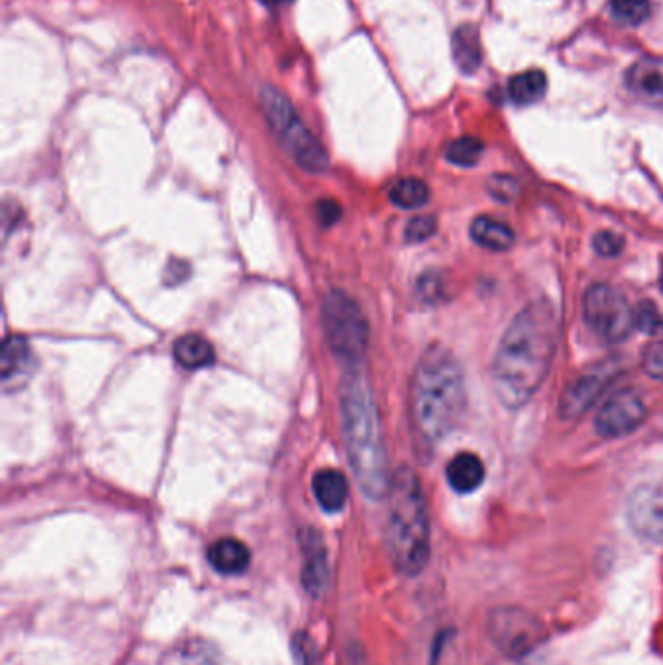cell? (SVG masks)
Returning a JSON list of instances; mask_svg holds the SVG:
<instances>
[{
    "label": "cell",
    "mask_w": 663,
    "mask_h": 665,
    "mask_svg": "<svg viewBox=\"0 0 663 665\" xmlns=\"http://www.w3.org/2000/svg\"><path fill=\"white\" fill-rule=\"evenodd\" d=\"M436 232V218L434 216H428V214H422V216H417L413 218L409 224H407V230H405V238L413 244H419V242H426L428 238H432Z\"/></svg>",
    "instance_id": "83f0119b"
},
{
    "label": "cell",
    "mask_w": 663,
    "mask_h": 665,
    "mask_svg": "<svg viewBox=\"0 0 663 665\" xmlns=\"http://www.w3.org/2000/svg\"><path fill=\"white\" fill-rule=\"evenodd\" d=\"M634 327L646 335H658L663 331V315L652 302H642L634 310Z\"/></svg>",
    "instance_id": "d4e9b609"
},
{
    "label": "cell",
    "mask_w": 663,
    "mask_h": 665,
    "mask_svg": "<svg viewBox=\"0 0 663 665\" xmlns=\"http://www.w3.org/2000/svg\"><path fill=\"white\" fill-rule=\"evenodd\" d=\"M625 84L634 96L648 104H663L662 61H638L625 76Z\"/></svg>",
    "instance_id": "7c38bea8"
},
{
    "label": "cell",
    "mask_w": 663,
    "mask_h": 665,
    "mask_svg": "<svg viewBox=\"0 0 663 665\" xmlns=\"http://www.w3.org/2000/svg\"><path fill=\"white\" fill-rule=\"evenodd\" d=\"M317 214H319V220L325 224V226H331L335 220H339L341 216V207L333 201H321L317 205Z\"/></svg>",
    "instance_id": "f546056e"
},
{
    "label": "cell",
    "mask_w": 663,
    "mask_h": 665,
    "mask_svg": "<svg viewBox=\"0 0 663 665\" xmlns=\"http://www.w3.org/2000/svg\"><path fill=\"white\" fill-rule=\"evenodd\" d=\"M547 94V76L543 70H525L508 84V96L516 105L537 104Z\"/></svg>",
    "instance_id": "44dd1931"
},
{
    "label": "cell",
    "mask_w": 663,
    "mask_h": 665,
    "mask_svg": "<svg viewBox=\"0 0 663 665\" xmlns=\"http://www.w3.org/2000/svg\"><path fill=\"white\" fill-rule=\"evenodd\" d=\"M174 356L175 360L187 370L207 368L216 358L209 341L197 333H189V335H183L181 339H177Z\"/></svg>",
    "instance_id": "ffe728a7"
},
{
    "label": "cell",
    "mask_w": 663,
    "mask_h": 665,
    "mask_svg": "<svg viewBox=\"0 0 663 665\" xmlns=\"http://www.w3.org/2000/svg\"><path fill=\"white\" fill-rule=\"evenodd\" d=\"M471 238L490 251H506L516 240L514 230L492 216H479L473 220Z\"/></svg>",
    "instance_id": "e0dca14e"
},
{
    "label": "cell",
    "mask_w": 663,
    "mask_h": 665,
    "mask_svg": "<svg viewBox=\"0 0 663 665\" xmlns=\"http://www.w3.org/2000/svg\"><path fill=\"white\" fill-rule=\"evenodd\" d=\"M490 632L504 654H525L541 636L537 619L520 609H502L492 615Z\"/></svg>",
    "instance_id": "30bf717a"
},
{
    "label": "cell",
    "mask_w": 663,
    "mask_h": 665,
    "mask_svg": "<svg viewBox=\"0 0 663 665\" xmlns=\"http://www.w3.org/2000/svg\"><path fill=\"white\" fill-rule=\"evenodd\" d=\"M261 2L267 4V6H280V4H288L292 0H261Z\"/></svg>",
    "instance_id": "1f68e13d"
},
{
    "label": "cell",
    "mask_w": 663,
    "mask_h": 665,
    "mask_svg": "<svg viewBox=\"0 0 663 665\" xmlns=\"http://www.w3.org/2000/svg\"><path fill=\"white\" fill-rule=\"evenodd\" d=\"M660 286H662L663 290V263H662V273H660Z\"/></svg>",
    "instance_id": "d6a6232c"
},
{
    "label": "cell",
    "mask_w": 663,
    "mask_h": 665,
    "mask_svg": "<svg viewBox=\"0 0 663 665\" xmlns=\"http://www.w3.org/2000/svg\"><path fill=\"white\" fill-rule=\"evenodd\" d=\"M446 477L450 487L459 494L475 492L485 481V463L479 459V455L457 454L448 463Z\"/></svg>",
    "instance_id": "9a60e30c"
},
{
    "label": "cell",
    "mask_w": 663,
    "mask_h": 665,
    "mask_svg": "<svg viewBox=\"0 0 663 665\" xmlns=\"http://www.w3.org/2000/svg\"><path fill=\"white\" fill-rule=\"evenodd\" d=\"M485 152V144L483 140L477 137H461L455 139L448 144L446 148V158L448 162H452L454 166L459 168H471L475 164H479L481 156Z\"/></svg>",
    "instance_id": "603a6c76"
},
{
    "label": "cell",
    "mask_w": 663,
    "mask_h": 665,
    "mask_svg": "<svg viewBox=\"0 0 663 665\" xmlns=\"http://www.w3.org/2000/svg\"><path fill=\"white\" fill-rule=\"evenodd\" d=\"M304 586L308 594L321 595L327 588L329 582V564H327V553L321 545V541L310 535V541L306 543V564H304Z\"/></svg>",
    "instance_id": "ac0fdd59"
},
{
    "label": "cell",
    "mask_w": 663,
    "mask_h": 665,
    "mask_svg": "<svg viewBox=\"0 0 663 665\" xmlns=\"http://www.w3.org/2000/svg\"><path fill=\"white\" fill-rule=\"evenodd\" d=\"M584 317L607 343H621L634 327V310L623 292L609 284H594L584 296Z\"/></svg>",
    "instance_id": "52a82bcc"
},
{
    "label": "cell",
    "mask_w": 663,
    "mask_h": 665,
    "mask_svg": "<svg viewBox=\"0 0 663 665\" xmlns=\"http://www.w3.org/2000/svg\"><path fill=\"white\" fill-rule=\"evenodd\" d=\"M323 325L329 347L350 368L356 366L368 345V321L349 294L333 290L323 302Z\"/></svg>",
    "instance_id": "8992f818"
},
{
    "label": "cell",
    "mask_w": 663,
    "mask_h": 665,
    "mask_svg": "<svg viewBox=\"0 0 663 665\" xmlns=\"http://www.w3.org/2000/svg\"><path fill=\"white\" fill-rule=\"evenodd\" d=\"M452 51H454L455 65L463 74H473L481 67L483 61V47L479 30L471 24L459 26L452 37Z\"/></svg>",
    "instance_id": "2e32d148"
},
{
    "label": "cell",
    "mask_w": 663,
    "mask_h": 665,
    "mask_svg": "<svg viewBox=\"0 0 663 665\" xmlns=\"http://www.w3.org/2000/svg\"><path fill=\"white\" fill-rule=\"evenodd\" d=\"M428 185L417 177H403L389 189V201L399 209H420L428 203Z\"/></svg>",
    "instance_id": "7402d4cb"
},
{
    "label": "cell",
    "mask_w": 663,
    "mask_h": 665,
    "mask_svg": "<svg viewBox=\"0 0 663 665\" xmlns=\"http://www.w3.org/2000/svg\"><path fill=\"white\" fill-rule=\"evenodd\" d=\"M467 409L465 376L450 350L432 347L420 358L411 384V420L420 446L450 436Z\"/></svg>",
    "instance_id": "7a4b0ae2"
},
{
    "label": "cell",
    "mask_w": 663,
    "mask_h": 665,
    "mask_svg": "<svg viewBox=\"0 0 663 665\" xmlns=\"http://www.w3.org/2000/svg\"><path fill=\"white\" fill-rule=\"evenodd\" d=\"M594 249L601 257H617L625 249V238L611 230H601L594 236Z\"/></svg>",
    "instance_id": "4316f807"
},
{
    "label": "cell",
    "mask_w": 663,
    "mask_h": 665,
    "mask_svg": "<svg viewBox=\"0 0 663 665\" xmlns=\"http://www.w3.org/2000/svg\"><path fill=\"white\" fill-rule=\"evenodd\" d=\"M209 562L212 568L226 576L244 574L251 562V553L242 541L224 537L212 543L209 549Z\"/></svg>",
    "instance_id": "5bb4252c"
},
{
    "label": "cell",
    "mask_w": 663,
    "mask_h": 665,
    "mask_svg": "<svg viewBox=\"0 0 663 665\" xmlns=\"http://www.w3.org/2000/svg\"><path fill=\"white\" fill-rule=\"evenodd\" d=\"M30 366H32V349L26 343V339L10 337L4 343L0 356V374L4 384L22 378L26 372H30Z\"/></svg>",
    "instance_id": "d6986e66"
},
{
    "label": "cell",
    "mask_w": 663,
    "mask_h": 665,
    "mask_svg": "<svg viewBox=\"0 0 663 665\" xmlns=\"http://www.w3.org/2000/svg\"><path fill=\"white\" fill-rule=\"evenodd\" d=\"M263 113L286 154L306 172L321 174L329 166L327 152L306 127L292 102L275 86H263L259 92Z\"/></svg>",
    "instance_id": "5b68a950"
},
{
    "label": "cell",
    "mask_w": 663,
    "mask_h": 665,
    "mask_svg": "<svg viewBox=\"0 0 663 665\" xmlns=\"http://www.w3.org/2000/svg\"><path fill=\"white\" fill-rule=\"evenodd\" d=\"M648 417L644 401L630 393L623 391L613 395L597 413L595 417V430L603 438H623L634 432Z\"/></svg>",
    "instance_id": "ba28073f"
},
{
    "label": "cell",
    "mask_w": 663,
    "mask_h": 665,
    "mask_svg": "<svg viewBox=\"0 0 663 665\" xmlns=\"http://www.w3.org/2000/svg\"><path fill=\"white\" fill-rule=\"evenodd\" d=\"M487 189L490 195L500 201V203H510L518 197L520 193V185L512 175L496 174L490 177L487 181Z\"/></svg>",
    "instance_id": "484cf974"
},
{
    "label": "cell",
    "mask_w": 663,
    "mask_h": 665,
    "mask_svg": "<svg viewBox=\"0 0 663 665\" xmlns=\"http://www.w3.org/2000/svg\"><path fill=\"white\" fill-rule=\"evenodd\" d=\"M611 10L615 18L627 24H640L650 12L648 0H611Z\"/></svg>",
    "instance_id": "cb8c5ba5"
},
{
    "label": "cell",
    "mask_w": 663,
    "mask_h": 665,
    "mask_svg": "<svg viewBox=\"0 0 663 665\" xmlns=\"http://www.w3.org/2000/svg\"><path fill=\"white\" fill-rule=\"evenodd\" d=\"M294 644H296L298 652H304V658H306V664L304 665H314L315 652L310 654V650H314V644L310 640H304V638H296Z\"/></svg>",
    "instance_id": "4dcf8cb0"
},
{
    "label": "cell",
    "mask_w": 663,
    "mask_h": 665,
    "mask_svg": "<svg viewBox=\"0 0 663 665\" xmlns=\"http://www.w3.org/2000/svg\"><path fill=\"white\" fill-rule=\"evenodd\" d=\"M315 500L325 512H341L349 498V481L337 469H323L312 483Z\"/></svg>",
    "instance_id": "4fadbf2b"
},
{
    "label": "cell",
    "mask_w": 663,
    "mask_h": 665,
    "mask_svg": "<svg viewBox=\"0 0 663 665\" xmlns=\"http://www.w3.org/2000/svg\"><path fill=\"white\" fill-rule=\"evenodd\" d=\"M559 314L547 300L529 302L512 319L492 360V389L506 409H520L545 384L557 347Z\"/></svg>",
    "instance_id": "6da1fadb"
},
{
    "label": "cell",
    "mask_w": 663,
    "mask_h": 665,
    "mask_svg": "<svg viewBox=\"0 0 663 665\" xmlns=\"http://www.w3.org/2000/svg\"><path fill=\"white\" fill-rule=\"evenodd\" d=\"M642 366L650 378L663 384V343H654L644 350Z\"/></svg>",
    "instance_id": "f1b7e54d"
},
{
    "label": "cell",
    "mask_w": 663,
    "mask_h": 665,
    "mask_svg": "<svg viewBox=\"0 0 663 665\" xmlns=\"http://www.w3.org/2000/svg\"><path fill=\"white\" fill-rule=\"evenodd\" d=\"M611 376L613 370L607 366H597L594 370L578 376L564 389L560 397V417L572 420L584 415L609 385Z\"/></svg>",
    "instance_id": "8fae6325"
},
{
    "label": "cell",
    "mask_w": 663,
    "mask_h": 665,
    "mask_svg": "<svg viewBox=\"0 0 663 665\" xmlns=\"http://www.w3.org/2000/svg\"><path fill=\"white\" fill-rule=\"evenodd\" d=\"M627 518L640 537L663 545V481L642 485L632 492Z\"/></svg>",
    "instance_id": "9c48e42d"
},
{
    "label": "cell",
    "mask_w": 663,
    "mask_h": 665,
    "mask_svg": "<svg viewBox=\"0 0 663 665\" xmlns=\"http://www.w3.org/2000/svg\"><path fill=\"white\" fill-rule=\"evenodd\" d=\"M387 543L397 568L409 576L419 574L430 557V522L419 477L399 469L389 483Z\"/></svg>",
    "instance_id": "277c9868"
},
{
    "label": "cell",
    "mask_w": 663,
    "mask_h": 665,
    "mask_svg": "<svg viewBox=\"0 0 663 665\" xmlns=\"http://www.w3.org/2000/svg\"><path fill=\"white\" fill-rule=\"evenodd\" d=\"M343 438L354 477L370 498H382L389 490L384 438L378 409L366 378L352 366L341 384Z\"/></svg>",
    "instance_id": "3957f363"
}]
</instances>
